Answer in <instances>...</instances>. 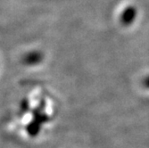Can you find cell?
<instances>
[{
  "instance_id": "1",
  "label": "cell",
  "mask_w": 149,
  "mask_h": 148,
  "mask_svg": "<svg viewBox=\"0 0 149 148\" xmlns=\"http://www.w3.org/2000/svg\"><path fill=\"white\" fill-rule=\"evenodd\" d=\"M145 85H146V87L149 88V77L145 80Z\"/></svg>"
}]
</instances>
